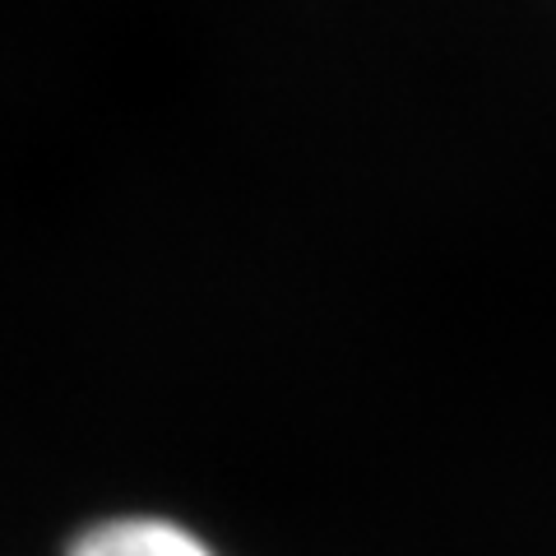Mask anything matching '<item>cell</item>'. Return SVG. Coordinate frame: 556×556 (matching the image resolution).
Instances as JSON below:
<instances>
[{
  "instance_id": "cell-1",
  "label": "cell",
  "mask_w": 556,
  "mask_h": 556,
  "mask_svg": "<svg viewBox=\"0 0 556 556\" xmlns=\"http://www.w3.org/2000/svg\"><path fill=\"white\" fill-rule=\"evenodd\" d=\"M65 556H218L195 529L163 515H116L84 529Z\"/></svg>"
}]
</instances>
